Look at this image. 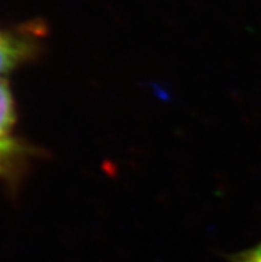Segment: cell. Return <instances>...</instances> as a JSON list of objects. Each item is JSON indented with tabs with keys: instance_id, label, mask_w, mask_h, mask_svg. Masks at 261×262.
<instances>
[{
	"instance_id": "1",
	"label": "cell",
	"mask_w": 261,
	"mask_h": 262,
	"mask_svg": "<svg viewBox=\"0 0 261 262\" xmlns=\"http://www.w3.org/2000/svg\"><path fill=\"white\" fill-rule=\"evenodd\" d=\"M13 123L15 108L12 96L6 81L0 80V168L17 149L16 143L11 135Z\"/></svg>"
},
{
	"instance_id": "2",
	"label": "cell",
	"mask_w": 261,
	"mask_h": 262,
	"mask_svg": "<svg viewBox=\"0 0 261 262\" xmlns=\"http://www.w3.org/2000/svg\"><path fill=\"white\" fill-rule=\"evenodd\" d=\"M32 52L33 47L30 40L0 31V73L13 70L28 59Z\"/></svg>"
},
{
	"instance_id": "3",
	"label": "cell",
	"mask_w": 261,
	"mask_h": 262,
	"mask_svg": "<svg viewBox=\"0 0 261 262\" xmlns=\"http://www.w3.org/2000/svg\"><path fill=\"white\" fill-rule=\"evenodd\" d=\"M229 262H261V243L253 248L229 256Z\"/></svg>"
}]
</instances>
